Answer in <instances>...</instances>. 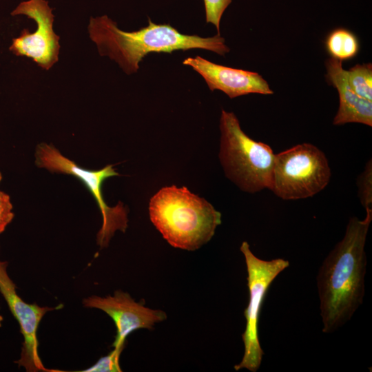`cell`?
Listing matches in <instances>:
<instances>
[{"label": "cell", "mask_w": 372, "mask_h": 372, "mask_svg": "<svg viewBox=\"0 0 372 372\" xmlns=\"http://www.w3.org/2000/svg\"><path fill=\"white\" fill-rule=\"evenodd\" d=\"M35 164L52 172L73 176L79 179L88 189L97 203L102 215V226L96 236L101 248L107 247L117 230L125 232L127 227V209L121 202L110 207L104 200L102 185L105 180L119 176L107 165L99 170H90L79 166L75 162L63 156L53 145L39 143L35 151Z\"/></svg>", "instance_id": "cell-6"}, {"label": "cell", "mask_w": 372, "mask_h": 372, "mask_svg": "<svg viewBox=\"0 0 372 372\" xmlns=\"http://www.w3.org/2000/svg\"><path fill=\"white\" fill-rule=\"evenodd\" d=\"M11 15H25L35 21L37 29L30 33L28 29L12 39L9 50L16 56L32 59L43 69L48 70L59 60V37L53 30L52 9L45 0H28L21 2Z\"/></svg>", "instance_id": "cell-8"}, {"label": "cell", "mask_w": 372, "mask_h": 372, "mask_svg": "<svg viewBox=\"0 0 372 372\" xmlns=\"http://www.w3.org/2000/svg\"><path fill=\"white\" fill-rule=\"evenodd\" d=\"M372 220L350 218L345 234L324 260L318 276L322 331L331 333L347 322L362 303L366 259L364 246Z\"/></svg>", "instance_id": "cell-1"}, {"label": "cell", "mask_w": 372, "mask_h": 372, "mask_svg": "<svg viewBox=\"0 0 372 372\" xmlns=\"http://www.w3.org/2000/svg\"><path fill=\"white\" fill-rule=\"evenodd\" d=\"M219 158L226 176L242 191L269 189L275 155L270 146L251 138L233 112L222 110Z\"/></svg>", "instance_id": "cell-4"}, {"label": "cell", "mask_w": 372, "mask_h": 372, "mask_svg": "<svg viewBox=\"0 0 372 372\" xmlns=\"http://www.w3.org/2000/svg\"><path fill=\"white\" fill-rule=\"evenodd\" d=\"M149 214L170 245L187 251L208 242L221 224V214L185 187L161 188L150 199Z\"/></svg>", "instance_id": "cell-3"}, {"label": "cell", "mask_w": 372, "mask_h": 372, "mask_svg": "<svg viewBox=\"0 0 372 372\" xmlns=\"http://www.w3.org/2000/svg\"><path fill=\"white\" fill-rule=\"evenodd\" d=\"M88 32L99 54L115 61L127 74L136 72L140 61L149 53L171 54L191 49L207 50L220 55L229 52L220 34L206 38L185 34L170 24H156L150 19L147 26L125 32L107 15L91 17Z\"/></svg>", "instance_id": "cell-2"}, {"label": "cell", "mask_w": 372, "mask_h": 372, "mask_svg": "<svg viewBox=\"0 0 372 372\" xmlns=\"http://www.w3.org/2000/svg\"><path fill=\"white\" fill-rule=\"evenodd\" d=\"M358 197L362 206L372 209V163L370 159L358 177Z\"/></svg>", "instance_id": "cell-15"}, {"label": "cell", "mask_w": 372, "mask_h": 372, "mask_svg": "<svg viewBox=\"0 0 372 372\" xmlns=\"http://www.w3.org/2000/svg\"><path fill=\"white\" fill-rule=\"evenodd\" d=\"M122 349H114L108 355L101 358L92 366L81 372H121L119 364Z\"/></svg>", "instance_id": "cell-17"}, {"label": "cell", "mask_w": 372, "mask_h": 372, "mask_svg": "<svg viewBox=\"0 0 372 372\" xmlns=\"http://www.w3.org/2000/svg\"><path fill=\"white\" fill-rule=\"evenodd\" d=\"M7 267L6 262L0 261V293L18 322L23 338L20 357L15 362L28 372L59 371L46 369L38 352L37 330L39 323L45 314L54 309L23 301L17 293L16 285L8 273Z\"/></svg>", "instance_id": "cell-9"}, {"label": "cell", "mask_w": 372, "mask_h": 372, "mask_svg": "<svg viewBox=\"0 0 372 372\" xmlns=\"http://www.w3.org/2000/svg\"><path fill=\"white\" fill-rule=\"evenodd\" d=\"M327 80L339 94L340 105L333 124L358 123L372 126V101L358 95L351 87L342 61L329 58L325 62Z\"/></svg>", "instance_id": "cell-12"}, {"label": "cell", "mask_w": 372, "mask_h": 372, "mask_svg": "<svg viewBox=\"0 0 372 372\" xmlns=\"http://www.w3.org/2000/svg\"><path fill=\"white\" fill-rule=\"evenodd\" d=\"M183 64L199 73L211 91L219 90L230 99L251 93H273L267 81L257 72L218 65L200 56L188 57Z\"/></svg>", "instance_id": "cell-11"}, {"label": "cell", "mask_w": 372, "mask_h": 372, "mask_svg": "<svg viewBox=\"0 0 372 372\" xmlns=\"http://www.w3.org/2000/svg\"><path fill=\"white\" fill-rule=\"evenodd\" d=\"M1 180H2V175H1V174L0 172V183H1Z\"/></svg>", "instance_id": "cell-20"}, {"label": "cell", "mask_w": 372, "mask_h": 372, "mask_svg": "<svg viewBox=\"0 0 372 372\" xmlns=\"http://www.w3.org/2000/svg\"><path fill=\"white\" fill-rule=\"evenodd\" d=\"M348 81L360 96L372 101V64H357L347 71Z\"/></svg>", "instance_id": "cell-14"}, {"label": "cell", "mask_w": 372, "mask_h": 372, "mask_svg": "<svg viewBox=\"0 0 372 372\" xmlns=\"http://www.w3.org/2000/svg\"><path fill=\"white\" fill-rule=\"evenodd\" d=\"M240 249L245 257L247 271L249 302L245 310L246 327L242 334L245 352L241 362L234 366L236 371L246 369L256 372L260 367L264 351L258 338V322L262 304L267 291L278 275L289 267L282 258L264 260L256 257L249 245L244 241Z\"/></svg>", "instance_id": "cell-7"}, {"label": "cell", "mask_w": 372, "mask_h": 372, "mask_svg": "<svg viewBox=\"0 0 372 372\" xmlns=\"http://www.w3.org/2000/svg\"><path fill=\"white\" fill-rule=\"evenodd\" d=\"M331 176L324 152L304 143L275 155L269 189L286 200L306 198L324 189Z\"/></svg>", "instance_id": "cell-5"}, {"label": "cell", "mask_w": 372, "mask_h": 372, "mask_svg": "<svg viewBox=\"0 0 372 372\" xmlns=\"http://www.w3.org/2000/svg\"><path fill=\"white\" fill-rule=\"evenodd\" d=\"M83 304L102 310L113 320L116 334L112 346L116 349L123 350L127 337L133 331L139 329H152L156 323L167 318L165 311L146 307L121 290L115 291L113 296L85 298Z\"/></svg>", "instance_id": "cell-10"}, {"label": "cell", "mask_w": 372, "mask_h": 372, "mask_svg": "<svg viewBox=\"0 0 372 372\" xmlns=\"http://www.w3.org/2000/svg\"><path fill=\"white\" fill-rule=\"evenodd\" d=\"M231 1V0H203L206 22L215 25L218 34H220L222 16Z\"/></svg>", "instance_id": "cell-16"}, {"label": "cell", "mask_w": 372, "mask_h": 372, "mask_svg": "<svg viewBox=\"0 0 372 372\" xmlns=\"http://www.w3.org/2000/svg\"><path fill=\"white\" fill-rule=\"evenodd\" d=\"M3 320V316L0 314V327H1L2 325V322Z\"/></svg>", "instance_id": "cell-19"}, {"label": "cell", "mask_w": 372, "mask_h": 372, "mask_svg": "<svg viewBox=\"0 0 372 372\" xmlns=\"http://www.w3.org/2000/svg\"><path fill=\"white\" fill-rule=\"evenodd\" d=\"M325 48L331 58L342 61L352 59L358 54L360 43L354 33L340 28L334 29L327 35Z\"/></svg>", "instance_id": "cell-13"}, {"label": "cell", "mask_w": 372, "mask_h": 372, "mask_svg": "<svg viewBox=\"0 0 372 372\" xmlns=\"http://www.w3.org/2000/svg\"><path fill=\"white\" fill-rule=\"evenodd\" d=\"M12 208L9 195L0 190V234L4 231L14 216Z\"/></svg>", "instance_id": "cell-18"}]
</instances>
